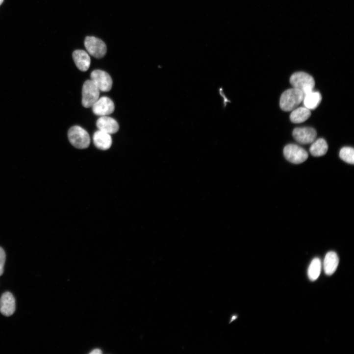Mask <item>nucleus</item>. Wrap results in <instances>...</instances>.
Returning a JSON list of instances; mask_svg holds the SVG:
<instances>
[{"instance_id":"f257e3e1","label":"nucleus","mask_w":354,"mask_h":354,"mask_svg":"<svg viewBox=\"0 0 354 354\" xmlns=\"http://www.w3.org/2000/svg\"><path fill=\"white\" fill-rule=\"evenodd\" d=\"M303 98L304 94L301 91L294 88L288 89L280 97V107L284 111H293L303 102Z\"/></svg>"},{"instance_id":"f03ea898","label":"nucleus","mask_w":354,"mask_h":354,"mask_svg":"<svg viewBox=\"0 0 354 354\" xmlns=\"http://www.w3.org/2000/svg\"><path fill=\"white\" fill-rule=\"evenodd\" d=\"M290 82L294 88L301 91L304 96L313 91L315 85L313 77L304 72H297L293 74Z\"/></svg>"},{"instance_id":"7ed1b4c3","label":"nucleus","mask_w":354,"mask_h":354,"mask_svg":"<svg viewBox=\"0 0 354 354\" xmlns=\"http://www.w3.org/2000/svg\"><path fill=\"white\" fill-rule=\"evenodd\" d=\"M68 138L70 143L79 149L87 148L90 144L91 139L87 131L82 127L75 126L70 128Z\"/></svg>"},{"instance_id":"20e7f679","label":"nucleus","mask_w":354,"mask_h":354,"mask_svg":"<svg viewBox=\"0 0 354 354\" xmlns=\"http://www.w3.org/2000/svg\"><path fill=\"white\" fill-rule=\"evenodd\" d=\"M100 90L91 80L86 81L82 88V103L85 108H90L99 100Z\"/></svg>"},{"instance_id":"39448f33","label":"nucleus","mask_w":354,"mask_h":354,"mask_svg":"<svg viewBox=\"0 0 354 354\" xmlns=\"http://www.w3.org/2000/svg\"><path fill=\"white\" fill-rule=\"evenodd\" d=\"M283 153L288 161L296 164L303 163L308 157L307 152L303 148L293 144L284 147Z\"/></svg>"},{"instance_id":"423d86ee","label":"nucleus","mask_w":354,"mask_h":354,"mask_svg":"<svg viewBox=\"0 0 354 354\" xmlns=\"http://www.w3.org/2000/svg\"><path fill=\"white\" fill-rule=\"evenodd\" d=\"M84 45L88 53L96 58H102L106 53L107 48L105 44L96 37H87L84 41Z\"/></svg>"},{"instance_id":"0eeeda50","label":"nucleus","mask_w":354,"mask_h":354,"mask_svg":"<svg viewBox=\"0 0 354 354\" xmlns=\"http://www.w3.org/2000/svg\"><path fill=\"white\" fill-rule=\"evenodd\" d=\"M91 80L96 84L99 90L106 92L111 90L113 81L110 76L106 72L97 70L91 74Z\"/></svg>"},{"instance_id":"6e6552de","label":"nucleus","mask_w":354,"mask_h":354,"mask_svg":"<svg viewBox=\"0 0 354 354\" xmlns=\"http://www.w3.org/2000/svg\"><path fill=\"white\" fill-rule=\"evenodd\" d=\"M292 134L294 138L302 144H311L315 140L317 137L315 129L309 127L296 128Z\"/></svg>"},{"instance_id":"1a4fd4ad","label":"nucleus","mask_w":354,"mask_h":354,"mask_svg":"<svg viewBox=\"0 0 354 354\" xmlns=\"http://www.w3.org/2000/svg\"><path fill=\"white\" fill-rule=\"evenodd\" d=\"M93 113L98 116H105L112 114L115 109L113 101L109 98L103 97L92 106Z\"/></svg>"},{"instance_id":"9d476101","label":"nucleus","mask_w":354,"mask_h":354,"mask_svg":"<svg viewBox=\"0 0 354 354\" xmlns=\"http://www.w3.org/2000/svg\"><path fill=\"white\" fill-rule=\"evenodd\" d=\"M16 310V300L9 292L4 293L0 299V312L5 316H12Z\"/></svg>"},{"instance_id":"9b49d317","label":"nucleus","mask_w":354,"mask_h":354,"mask_svg":"<svg viewBox=\"0 0 354 354\" xmlns=\"http://www.w3.org/2000/svg\"><path fill=\"white\" fill-rule=\"evenodd\" d=\"M96 124L100 130L109 134L116 133L119 129L118 122L107 116H101L97 120Z\"/></svg>"},{"instance_id":"f8f14e48","label":"nucleus","mask_w":354,"mask_h":354,"mask_svg":"<svg viewBox=\"0 0 354 354\" xmlns=\"http://www.w3.org/2000/svg\"><path fill=\"white\" fill-rule=\"evenodd\" d=\"M74 62L79 70L82 72L87 71L91 65V58L84 51L76 50L73 54Z\"/></svg>"},{"instance_id":"ddd939ff","label":"nucleus","mask_w":354,"mask_h":354,"mask_svg":"<svg viewBox=\"0 0 354 354\" xmlns=\"http://www.w3.org/2000/svg\"><path fill=\"white\" fill-rule=\"evenodd\" d=\"M93 141L95 146L101 150L109 149L112 144L110 134L100 130L94 134Z\"/></svg>"},{"instance_id":"4468645a","label":"nucleus","mask_w":354,"mask_h":354,"mask_svg":"<svg viewBox=\"0 0 354 354\" xmlns=\"http://www.w3.org/2000/svg\"><path fill=\"white\" fill-rule=\"evenodd\" d=\"M339 264L337 254L333 252L327 253L324 261L325 273L328 276L332 275L336 270Z\"/></svg>"},{"instance_id":"2eb2a0df","label":"nucleus","mask_w":354,"mask_h":354,"mask_svg":"<svg viewBox=\"0 0 354 354\" xmlns=\"http://www.w3.org/2000/svg\"><path fill=\"white\" fill-rule=\"evenodd\" d=\"M322 96L318 92H311L304 96L303 102L306 108L310 110L315 109L320 104Z\"/></svg>"},{"instance_id":"dca6fc26","label":"nucleus","mask_w":354,"mask_h":354,"mask_svg":"<svg viewBox=\"0 0 354 354\" xmlns=\"http://www.w3.org/2000/svg\"><path fill=\"white\" fill-rule=\"evenodd\" d=\"M311 115L309 109L305 107L296 108L290 114V119L292 122L300 124L306 121Z\"/></svg>"},{"instance_id":"f3484780","label":"nucleus","mask_w":354,"mask_h":354,"mask_svg":"<svg viewBox=\"0 0 354 354\" xmlns=\"http://www.w3.org/2000/svg\"><path fill=\"white\" fill-rule=\"evenodd\" d=\"M312 143L309 151L313 156L315 157L321 156L327 153L328 150V145L324 139L319 138Z\"/></svg>"},{"instance_id":"a211bd4d","label":"nucleus","mask_w":354,"mask_h":354,"mask_svg":"<svg viewBox=\"0 0 354 354\" xmlns=\"http://www.w3.org/2000/svg\"><path fill=\"white\" fill-rule=\"evenodd\" d=\"M321 270V262L318 258L311 261L308 270V276L311 281L316 280L319 277Z\"/></svg>"},{"instance_id":"6ab92c4d","label":"nucleus","mask_w":354,"mask_h":354,"mask_svg":"<svg viewBox=\"0 0 354 354\" xmlns=\"http://www.w3.org/2000/svg\"><path fill=\"white\" fill-rule=\"evenodd\" d=\"M339 156L345 162L354 164V150L353 148L349 147H343L340 151Z\"/></svg>"},{"instance_id":"aec40b11","label":"nucleus","mask_w":354,"mask_h":354,"mask_svg":"<svg viewBox=\"0 0 354 354\" xmlns=\"http://www.w3.org/2000/svg\"><path fill=\"white\" fill-rule=\"evenodd\" d=\"M6 259V255L4 250L0 247V276L3 274Z\"/></svg>"},{"instance_id":"412c9836","label":"nucleus","mask_w":354,"mask_h":354,"mask_svg":"<svg viewBox=\"0 0 354 354\" xmlns=\"http://www.w3.org/2000/svg\"><path fill=\"white\" fill-rule=\"evenodd\" d=\"M102 353V351L99 349L93 350L90 352V354H100Z\"/></svg>"},{"instance_id":"4be33fe9","label":"nucleus","mask_w":354,"mask_h":354,"mask_svg":"<svg viewBox=\"0 0 354 354\" xmlns=\"http://www.w3.org/2000/svg\"><path fill=\"white\" fill-rule=\"evenodd\" d=\"M4 1V0H0V5H1Z\"/></svg>"}]
</instances>
